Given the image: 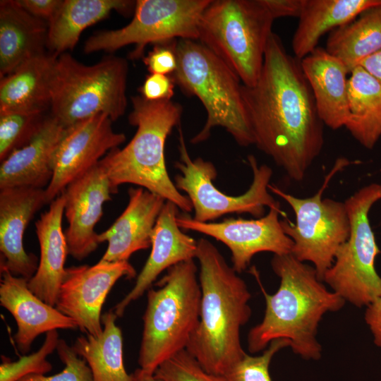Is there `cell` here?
I'll return each mask as SVG.
<instances>
[{
	"mask_svg": "<svg viewBox=\"0 0 381 381\" xmlns=\"http://www.w3.org/2000/svg\"><path fill=\"white\" fill-rule=\"evenodd\" d=\"M274 19L261 0H211L199 25L198 41L253 85L263 66Z\"/></svg>",
	"mask_w": 381,
	"mask_h": 381,
	"instance_id": "8",
	"label": "cell"
},
{
	"mask_svg": "<svg viewBox=\"0 0 381 381\" xmlns=\"http://www.w3.org/2000/svg\"><path fill=\"white\" fill-rule=\"evenodd\" d=\"M47 22L26 11L17 0L0 1V78L45 53Z\"/></svg>",
	"mask_w": 381,
	"mask_h": 381,
	"instance_id": "24",
	"label": "cell"
},
{
	"mask_svg": "<svg viewBox=\"0 0 381 381\" xmlns=\"http://www.w3.org/2000/svg\"><path fill=\"white\" fill-rule=\"evenodd\" d=\"M112 122L107 114H99L66 128L54 156L52 179L45 188L47 204L126 141L123 133L113 130Z\"/></svg>",
	"mask_w": 381,
	"mask_h": 381,
	"instance_id": "15",
	"label": "cell"
},
{
	"mask_svg": "<svg viewBox=\"0 0 381 381\" xmlns=\"http://www.w3.org/2000/svg\"><path fill=\"white\" fill-rule=\"evenodd\" d=\"M180 161L175 163L181 174L175 176V186L184 191L190 200L193 219L209 222L228 214L248 213L255 218L264 216L265 207L281 210L280 204L269 193L273 171L267 164L259 165L254 155L248 156L253 172L249 188L239 195H229L217 188L213 181L217 176L214 165L201 157H190L179 126Z\"/></svg>",
	"mask_w": 381,
	"mask_h": 381,
	"instance_id": "11",
	"label": "cell"
},
{
	"mask_svg": "<svg viewBox=\"0 0 381 381\" xmlns=\"http://www.w3.org/2000/svg\"><path fill=\"white\" fill-rule=\"evenodd\" d=\"M179 207L166 200L152 235L151 253L133 289L114 308L117 317L148 290L157 277L172 266L196 258L198 241L184 234L177 223Z\"/></svg>",
	"mask_w": 381,
	"mask_h": 381,
	"instance_id": "18",
	"label": "cell"
},
{
	"mask_svg": "<svg viewBox=\"0 0 381 381\" xmlns=\"http://www.w3.org/2000/svg\"><path fill=\"white\" fill-rule=\"evenodd\" d=\"M201 289L200 320L186 351L208 373L225 375L246 355L241 328L251 316V294L245 281L216 246L198 241Z\"/></svg>",
	"mask_w": 381,
	"mask_h": 381,
	"instance_id": "3",
	"label": "cell"
},
{
	"mask_svg": "<svg viewBox=\"0 0 381 381\" xmlns=\"http://www.w3.org/2000/svg\"><path fill=\"white\" fill-rule=\"evenodd\" d=\"M46 116L44 112H0V161L28 143Z\"/></svg>",
	"mask_w": 381,
	"mask_h": 381,
	"instance_id": "31",
	"label": "cell"
},
{
	"mask_svg": "<svg viewBox=\"0 0 381 381\" xmlns=\"http://www.w3.org/2000/svg\"><path fill=\"white\" fill-rule=\"evenodd\" d=\"M271 266L280 279L279 286L269 294L260 284L265 311L262 320L248 332V351L258 353L273 340L286 339L296 354L319 360L322 349L317 339L318 325L326 313L341 310L346 301L326 288L313 266L291 253L274 255Z\"/></svg>",
	"mask_w": 381,
	"mask_h": 381,
	"instance_id": "2",
	"label": "cell"
},
{
	"mask_svg": "<svg viewBox=\"0 0 381 381\" xmlns=\"http://www.w3.org/2000/svg\"><path fill=\"white\" fill-rule=\"evenodd\" d=\"M241 89L254 145L291 180H303L322 150L324 124L300 61L277 34L269 38L258 80Z\"/></svg>",
	"mask_w": 381,
	"mask_h": 381,
	"instance_id": "1",
	"label": "cell"
},
{
	"mask_svg": "<svg viewBox=\"0 0 381 381\" xmlns=\"http://www.w3.org/2000/svg\"><path fill=\"white\" fill-rule=\"evenodd\" d=\"M154 375L162 381H227L224 375L205 370L186 349L162 363Z\"/></svg>",
	"mask_w": 381,
	"mask_h": 381,
	"instance_id": "34",
	"label": "cell"
},
{
	"mask_svg": "<svg viewBox=\"0 0 381 381\" xmlns=\"http://www.w3.org/2000/svg\"><path fill=\"white\" fill-rule=\"evenodd\" d=\"M364 318L375 344L381 349V297L366 307Z\"/></svg>",
	"mask_w": 381,
	"mask_h": 381,
	"instance_id": "40",
	"label": "cell"
},
{
	"mask_svg": "<svg viewBox=\"0 0 381 381\" xmlns=\"http://www.w3.org/2000/svg\"><path fill=\"white\" fill-rule=\"evenodd\" d=\"M177 68L171 75L183 93L201 102L207 119L192 139L198 144L208 139L211 131L224 128L241 146L254 145V138L242 95V83L219 57L198 40L176 42Z\"/></svg>",
	"mask_w": 381,
	"mask_h": 381,
	"instance_id": "5",
	"label": "cell"
},
{
	"mask_svg": "<svg viewBox=\"0 0 381 381\" xmlns=\"http://www.w3.org/2000/svg\"><path fill=\"white\" fill-rule=\"evenodd\" d=\"M57 330L46 333L40 349L30 355L20 356L15 361L4 360L0 365V381H20L30 375H45L52 369L47 357L56 349L59 341Z\"/></svg>",
	"mask_w": 381,
	"mask_h": 381,
	"instance_id": "32",
	"label": "cell"
},
{
	"mask_svg": "<svg viewBox=\"0 0 381 381\" xmlns=\"http://www.w3.org/2000/svg\"><path fill=\"white\" fill-rule=\"evenodd\" d=\"M56 350L64 364L62 371L51 376L30 375L20 381H93L91 370L86 361L64 339H59Z\"/></svg>",
	"mask_w": 381,
	"mask_h": 381,
	"instance_id": "35",
	"label": "cell"
},
{
	"mask_svg": "<svg viewBox=\"0 0 381 381\" xmlns=\"http://www.w3.org/2000/svg\"><path fill=\"white\" fill-rule=\"evenodd\" d=\"M136 1L62 0L47 22L46 47L55 56L72 50L81 32L87 27L107 18L111 11L121 14L134 12Z\"/></svg>",
	"mask_w": 381,
	"mask_h": 381,
	"instance_id": "26",
	"label": "cell"
},
{
	"mask_svg": "<svg viewBox=\"0 0 381 381\" xmlns=\"http://www.w3.org/2000/svg\"><path fill=\"white\" fill-rule=\"evenodd\" d=\"M326 51L339 59L349 73L381 50V4L330 32Z\"/></svg>",
	"mask_w": 381,
	"mask_h": 381,
	"instance_id": "30",
	"label": "cell"
},
{
	"mask_svg": "<svg viewBox=\"0 0 381 381\" xmlns=\"http://www.w3.org/2000/svg\"><path fill=\"white\" fill-rule=\"evenodd\" d=\"M290 344L286 339L273 340L260 356L246 353L224 376L227 381H272L269 371L271 361L279 350Z\"/></svg>",
	"mask_w": 381,
	"mask_h": 381,
	"instance_id": "33",
	"label": "cell"
},
{
	"mask_svg": "<svg viewBox=\"0 0 381 381\" xmlns=\"http://www.w3.org/2000/svg\"><path fill=\"white\" fill-rule=\"evenodd\" d=\"M280 214L286 216L282 210L270 208L267 214L260 218H229L220 222H201L179 215L177 223L181 229L201 233L225 244L231 253L232 267L241 273L257 253H291L294 243L283 231Z\"/></svg>",
	"mask_w": 381,
	"mask_h": 381,
	"instance_id": "13",
	"label": "cell"
},
{
	"mask_svg": "<svg viewBox=\"0 0 381 381\" xmlns=\"http://www.w3.org/2000/svg\"><path fill=\"white\" fill-rule=\"evenodd\" d=\"M134 381H162L154 375L148 374L138 368L132 373Z\"/></svg>",
	"mask_w": 381,
	"mask_h": 381,
	"instance_id": "42",
	"label": "cell"
},
{
	"mask_svg": "<svg viewBox=\"0 0 381 381\" xmlns=\"http://www.w3.org/2000/svg\"><path fill=\"white\" fill-rule=\"evenodd\" d=\"M380 4L381 0H304L291 40L294 56L301 60L318 47L325 33Z\"/></svg>",
	"mask_w": 381,
	"mask_h": 381,
	"instance_id": "27",
	"label": "cell"
},
{
	"mask_svg": "<svg viewBox=\"0 0 381 381\" xmlns=\"http://www.w3.org/2000/svg\"><path fill=\"white\" fill-rule=\"evenodd\" d=\"M57 56L43 53L1 78L0 112H44L51 105V80Z\"/></svg>",
	"mask_w": 381,
	"mask_h": 381,
	"instance_id": "25",
	"label": "cell"
},
{
	"mask_svg": "<svg viewBox=\"0 0 381 381\" xmlns=\"http://www.w3.org/2000/svg\"><path fill=\"white\" fill-rule=\"evenodd\" d=\"M360 66L381 83V50L365 59Z\"/></svg>",
	"mask_w": 381,
	"mask_h": 381,
	"instance_id": "41",
	"label": "cell"
},
{
	"mask_svg": "<svg viewBox=\"0 0 381 381\" xmlns=\"http://www.w3.org/2000/svg\"><path fill=\"white\" fill-rule=\"evenodd\" d=\"M300 64L323 124L333 130L345 126L349 114V72L345 65L320 47L300 60Z\"/></svg>",
	"mask_w": 381,
	"mask_h": 381,
	"instance_id": "22",
	"label": "cell"
},
{
	"mask_svg": "<svg viewBox=\"0 0 381 381\" xmlns=\"http://www.w3.org/2000/svg\"><path fill=\"white\" fill-rule=\"evenodd\" d=\"M349 74V114L344 127L360 145L371 150L381 138V83L361 66Z\"/></svg>",
	"mask_w": 381,
	"mask_h": 381,
	"instance_id": "28",
	"label": "cell"
},
{
	"mask_svg": "<svg viewBox=\"0 0 381 381\" xmlns=\"http://www.w3.org/2000/svg\"><path fill=\"white\" fill-rule=\"evenodd\" d=\"M176 40L154 44L152 49L143 57L150 73L172 75L175 72L177 68Z\"/></svg>",
	"mask_w": 381,
	"mask_h": 381,
	"instance_id": "36",
	"label": "cell"
},
{
	"mask_svg": "<svg viewBox=\"0 0 381 381\" xmlns=\"http://www.w3.org/2000/svg\"><path fill=\"white\" fill-rule=\"evenodd\" d=\"M65 129L53 116H47L30 140L1 162L0 189H45L53 176L54 156Z\"/></svg>",
	"mask_w": 381,
	"mask_h": 381,
	"instance_id": "21",
	"label": "cell"
},
{
	"mask_svg": "<svg viewBox=\"0 0 381 381\" xmlns=\"http://www.w3.org/2000/svg\"><path fill=\"white\" fill-rule=\"evenodd\" d=\"M381 200V183L366 185L345 201L349 222L348 239L338 249L322 282L345 301L361 308L381 297V277L375 262L380 250L369 220V212Z\"/></svg>",
	"mask_w": 381,
	"mask_h": 381,
	"instance_id": "9",
	"label": "cell"
},
{
	"mask_svg": "<svg viewBox=\"0 0 381 381\" xmlns=\"http://www.w3.org/2000/svg\"><path fill=\"white\" fill-rule=\"evenodd\" d=\"M116 315L109 311L101 318L102 332L98 337H78L72 346L88 365L93 381H134L123 364V337L116 325Z\"/></svg>",
	"mask_w": 381,
	"mask_h": 381,
	"instance_id": "29",
	"label": "cell"
},
{
	"mask_svg": "<svg viewBox=\"0 0 381 381\" xmlns=\"http://www.w3.org/2000/svg\"><path fill=\"white\" fill-rule=\"evenodd\" d=\"M275 20L281 17L298 18L304 0H261Z\"/></svg>",
	"mask_w": 381,
	"mask_h": 381,
	"instance_id": "38",
	"label": "cell"
},
{
	"mask_svg": "<svg viewBox=\"0 0 381 381\" xmlns=\"http://www.w3.org/2000/svg\"><path fill=\"white\" fill-rule=\"evenodd\" d=\"M136 275L128 261L107 262L66 268L56 308L73 319L82 332L98 337L103 330L102 306L116 282Z\"/></svg>",
	"mask_w": 381,
	"mask_h": 381,
	"instance_id": "14",
	"label": "cell"
},
{
	"mask_svg": "<svg viewBox=\"0 0 381 381\" xmlns=\"http://www.w3.org/2000/svg\"><path fill=\"white\" fill-rule=\"evenodd\" d=\"M128 73L121 57L85 65L67 52L60 54L52 75L50 115L65 128L99 114L117 120L127 107Z\"/></svg>",
	"mask_w": 381,
	"mask_h": 381,
	"instance_id": "7",
	"label": "cell"
},
{
	"mask_svg": "<svg viewBox=\"0 0 381 381\" xmlns=\"http://www.w3.org/2000/svg\"><path fill=\"white\" fill-rule=\"evenodd\" d=\"M175 82L171 75L150 73L139 88L141 97L147 101L171 100Z\"/></svg>",
	"mask_w": 381,
	"mask_h": 381,
	"instance_id": "37",
	"label": "cell"
},
{
	"mask_svg": "<svg viewBox=\"0 0 381 381\" xmlns=\"http://www.w3.org/2000/svg\"><path fill=\"white\" fill-rule=\"evenodd\" d=\"M47 204L45 189L12 187L0 189V269L30 280L38 265L23 247V235L35 214Z\"/></svg>",
	"mask_w": 381,
	"mask_h": 381,
	"instance_id": "17",
	"label": "cell"
},
{
	"mask_svg": "<svg viewBox=\"0 0 381 381\" xmlns=\"http://www.w3.org/2000/svg\"><path fill=\"white\" fill-rule=\"evenodd\" d=\"M0 303L15 319L14 339L19 351L27 353L40 334L50 331L78 328L75 321L50 306L28 287V279L1 269Z\"/></svg>",
	"mask_w": 381,
	"mask_h": 381,
	"instance_id": "19",
	"label": "cell"
},
{
	"mask_svg": "<svg viewBox=\"0 0 381 381\" xmlns=\"http://www.w3.org/2000/svg\"><path fill=\"white\" fill-rule=\"evenodd\" d=\"M193 260L169 269L157 289L147 290L138 363L154 375L165 361L186 349L200 320L201 289Z\"/></svg>",
	"mask_w": 381,
	"mask_h": 381,
	"instance_id": "6",
	"label": "cell"
},
{
	"mask_svg": "<svg viewBox=\"0 0 381 381\" xmlns=\"http://www.w3.org/2000/svg\"><path fill=\"white\" fill-rule=\"evenodd\" d=\"M33 16L48 22L56 13L62 0H17Z\"/></svg>",
	"mask_w": 381,
	"mask_h": 381,
	"instance_id": "39",
	"label": "cell"
},
{
	"mask_svg": "<svg viewBox=\"0 0 381 381\" xmlns=\"http://www.w3.org/2000/svg\"><path fill=\"white\" fill-rule=\"evenodd\" d=\"M128 202L121 215L106 231L98 234L107 248L100 261H128L134 253L151 246L152 235L166 200L142 187L130 188Z\"/></svg>",
	"mask_w": 381,
	"mask_h": 381,
	"instance_id": "20",
	"label": "cell"
},
{
	"mask_svg": "<svg viewBox=\"0 0 381 381\" xmlns=\"http://www.w3.org/2000/svg\"><path fill=\"white\" fill-rule=\"evenodd\" d=\"M349 164L339 159L325 177L321 188L305 198L286 193L274 185L268 189L281 197L294 212L296 222L281 220L284 233L293 241L291 254L299 261L310 262L321 281L332 266L339 247L348 239L350 222L344 202L322 198L333 176Z\"/></svg>",
	"mask_w": 381,
	"mask_h": 381,
	"instance_id": "10",
	"label": "cell"
},
{
	"mask_svg": "<svg viewBox=\"0 0 381 381\" xmlns=\"http://www.w3.org/2000/svg\"><path fill=\"white\" fill-rule=\"evenodd\" d=\"M64 205V196L61 193L35 222L40 256L36 272L28 283L34 294L54 307L66 273L64 265L68 254L62 229Z\"/></svg>",
	"mask_w": 381,
	"mask_h": 381,
	"instance_id": "23",
	"label": "cell"
},
{
	"mask_svg": "<svg viewBox=\"0 0 381 381\" xmlns=\"http://www.w3.org/2000/svg\"><path fill=\"white\" fill-rule=\"evenodd\" d=\"M131 100L128 121L137 128L135 135L123 148L111 150L99 162L114 194L121 185L135 184L174 202L183 212H190L192 204L171 181L164 158L167 137L180 125L181 105L172 100L147 101L140 95Z\"/></svg>",
	"mask_w": 381,
	"mask_h": 381,
	"instance_id": "4",
	"label": "cell"
},
{
	"mask_svg": "<svg viewBox=\"0 0 381 381\" xmlns=\"http://www.w3.org/2000/svg\"><path fill=\"white\" fill-rule=\"evenodd\" d=\"M211 0H138L132 20L124 27L104 30L90 37L84 45L86 54L114 52L135 44L133 59L143 57L149 44L176 40H198L202 13Z\"/></svg>",
	"mask_w": 381,
	"mask_h": 381,
	"instance_id": "12",
	"label": "cell"
},
{
	"mask_svg": "<svg viewBox=\"0 0 381 381\" xmlns=\"http://www.w3.org/2000/svg\"><path fill=\"white\" fill-rule=\"evenodd\" d=\"M68 226L64 231L68 253L82 260L96 250L99 242L95 227L103 214V205L114 194L104 168L96 165L71 181L61 193Z\"/></svg>",
	"mask_w": 381,
	"mask_h": 381,
	"instance_id": "16",
	"label": "cell"
}]
</instances>
